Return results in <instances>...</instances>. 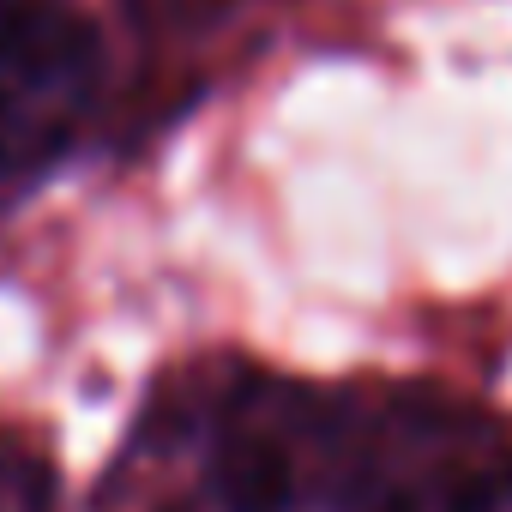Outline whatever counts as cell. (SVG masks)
<instances>
[{
	"label": "cell",
	"mask_w": 512,
	"mask_h": 512,
	"mask_svg": "<svg viewBox=\"0 0 512 512\" xmlns=\"http://www.w3.org/2000/svg\"><path fill=\"white\" fill-rule=\"evenodd\" d=\"M374 512H512V482L506 476H464V482H446V488L392 494Z\"/></svg>",
	"instance_id": "3"
},
{
	"label": "cell",
	"mask_w": 512,
	"mask_h": 512,
	"mask_svg": "<svg viewBox=\"0 0 512 512\" xmlns=\"http://www.w3.org/2000/svg\"><path fill=\"white\" fill-rule=\"evenodd\" d=\"M217 494L229 512H284L296 500V470L290 452L260 440V434H241L217 452Z\"/></svg>",
	"instance_id": "2"
},
{
	"label": "cell",
	"mask_w": 512,
	"mask_h": 512,
	"mask_svg": "<svg viewBox=\"0 0 512 512\" xmlns=\"http://www.w3.org/2000/svg\"><path fill=\"white\" fill-rule=\"evenodd\" d=\"M103 79L97 31L49 0L0 13V199L37 187L79 139Z\"/></svg>",
	"instance_id": "1"
}]
</instances>
